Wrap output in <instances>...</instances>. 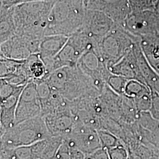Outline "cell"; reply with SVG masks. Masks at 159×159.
Instances as JSON below:
<instances>
[{
  "label": "cell",
  "instance_id": "2e32d148",
  "mask_svg": "<svg viewBox=\"0 0 159 159\" xmlns=\"http://www.w3.org/2000/svg\"><path fill=\"white\" fill-rule=\"evenodd\" d=\"M140 46L148 63L159 75V36L142 38Z\"/></svg>",
  "mask_w": 159,
  "mask_h": 159
},
{
  "label": "cell",
  "instance_id": "30bf717a",
  "mask_svg": "<svg viewBox=\"0 0 159 159\" xmlns=\"http://www.w3.org/2000/svg\"><path fill=\"white\" fill-rule=\"evenodd\" d=\"M113 20L102 12L86 8L81 31L98 43L114 27Z\"/></svg>",
  "mask_w": 159,
  "mask_h": 159
},
{
  "label": "cell",
  "instance_id": "9c48e42d",
  "mask_svg": "<svg viewBox=\"0 0 159 159\" xmlns=\"http://www.w3.org/2000/svg\"><path fill=\"white\" fill-rule=\"evenodd\" d=\"M41 116V106L36 83L30 80L23 90L17 104L16 125Z\"/></svg>",
  "mask_w": 159,
  "mask_h": 159
},
{
  "label": "cell",
  "instance_id": "cb8c5ba5",
  "mask_svg": "<svg viewBox=\"0 0 159 159\" xmlns=\"http://www.w3.org/2000/svg\"><path fill=\"white\" fill-rule=\"evenodd\" d=\"M98 134L102 148L106 150L113 148L121 142V140L118 137L106 130L100 129L98 130Z\"/></svg>",
  "mask_w": 159,
  "mask_h": 159
},
{
  "label": "cell",
  "instance_id": "f1b7e54d",
  "mask_svg": "<svg viewBox=\"0 0 159 159\" xmlns=\"http://www.w3.org/2000/svg\"><path fill=\"white\" fill-rule=\"evenodd\" d=\"M151 92L152 98V106L149 112L154 119L159 121V94L156 91L152 89H151Z\"/></svg>",
  "mask_w": 159,
  "mask_h": 159
},
{
  "label": "cell",
  "instance_id": "4fadbf2b",
  "mask_svg": "<svg viewBox=\"0 0 159 159\" xmlns=\"http://www.w3.org/2000/svg\"><path fill=\"white\" fill-rule=\"evenodd\" d=\"M134 47L118 62L109 67L108 70L114 75L128 80H137L146 84L139 68Z\"/></svg>",
  "mask_w": 159,
  "mask_h": 159
},
{
  "label": "cell",
  "instance_id": "8d00e7d4",
  "mask_svg": "<svg viewBox=\"0 0 159 159\" xmlns=\"http://www.w3.org/2000/svg\"><path fill=\"white\" fill-rule=\"evenodd\" d=\"M90 1H91V0H89V2H90Z\"/></svg>",
  "mask_w": 159,
  "mask_h": 159
},
{
  "label": "cell",
  "instance_id": "4316f807",
  "mask_svg": "<svg viewBox=\"0 0 159 159\" xmlns=\"http://www.w3.org/2000/svg\"><path fill=\"white\" fill-rule=\"evenodd\" d=\"M107 150L110 159H129V151L122 140L119 144Z\"/></svg>",
  "mask_w": 159,
  "mask_h": 159
},
{
  "label": "cell",
  "instance_id": "8fae6325",
  "mask_svg": "<svg viewBox=\"0 0 159 159\" xmlns=\"http://www.w3.org/2000/svg\"><path fill=\"white\" fill-rule=\"evenodd\" d=\"M87 8L102 12L120 26L131 12L128 0H91Z\"/></svg>",
  "mask_w": 159,
  "mask_h": 159
},
{
  "label": "cell",
  "instance_id": "7c38bea8",
  "mask_svg": "<svg viewBox=\"0 0 159 159\" xmlns=\"http://www.w3.org/2000/svg\"><path fill=\"white\" fill-rule=\"evenodd\" d=\"M68 38L64 35H45L41 40L39 54L46 66L48 75L50 74L54 58L63 49Z\"/></svg>",
  "mask_w": 159,
  "mask_h": 159
},
{
  "label": "cell",
  "instance_id": "52a82bcc",
  "mask_svg": "<svg viewBox=\"0 0 159 159\" xmlns=\"http://www.w3.org/2000/svg\"><path fill=\"white\" fill-rule=\"evenodd\" d=\"M121 27L140 39L150 36H159V16L153 10L131 12Z\"/></svg>",
  "mask_w": 159,
  "mask_h": 159
},
{
  "label": "cell",
  "instance_id": "d6986e66",
  "mask_svg": "<svg viewBox=\"0 0 159 159\" xmlns=\"http://www.w3.org/2000/svg\"><path fill=\"white\" fill-rule=\"evenodd\" d=\"M63 140L62 136H52L44 140L40 159H54Z\"/></svg>",
  "mask_w": 159,
  "mask_h": 159
},
{
  "label": "cell",
  "instance_id": "3957f363",
  "mask_svg": "<svg viewBox=\"0 0 159 159\" xmlns=\"http://www.w3.org/2000/svg\"><path fill=\"white\" fill-rule=\"evenodd\" d=\"M55 2L38 1L11 7L17 35L45 36L48 17Z\"/></svg>",
  "mask_w": 159,
  "mask_h": 159
},
{
  "label": "cell",
  "instance_id": "836d02e7",
  "mask_svg": "<svg viewBox=\"0 0 159 159\" xmlns=\"http://www.w3.org/2000/svg\"><path fill=\"white\" fill-rule=\"evenodd\" d=\"M150 159H159V152L158 153H153Z\"/></svg>",
  "mask_w": 159,
  "mask_h": 159
},
{
  "label": "cell",
  "instance_id": "484cf974",
  "mask_svg": "<svg viewBox=\"0 0 159 159\" xmlns=\"http://www.w3.org/2000/svg\"><path fill=\"white\" fill-rule=\"evenodd\" d=\"M131 12L144 11L148 10L153 11L155 2L154 0H128Z\"/></svg>",
  "mask_w": 159,
  "mask_h": 159
},
{
  "label": "cell",
  "instance_id": "9a60e30c",
  "mask_svg": "<svg viewBox=\"0 0 159 159\" xmlns=\"http://www.w3.org/2000/svg\"><path fill=\"white\" fill-rule=\"evenodd\" d=\"M0 100V136L16 125V112L19 98L24 87Z\"/></svg>",
  "mask_w": 159,
  "mask_h": 159
},
{
  "label": "cell",
  "instance_id": "5bb4252c",
  "mask_svg": "<svg viewBox=\"0 0 159 159\" xmlns=\"http://www.w3.org/2000/svg\"><path fill=\"white\" fill-rule=\"evenodd\" d=\"M43 118L51 137H64L68 136L71 132L75 123L71 111L48 114Z\"/></svg>",
  "mask_w": 159,
  "mask_h": 159
},
{
  "label": "cell",
  "instance_id": "d590c367",
  "mask_svg": "<svg viewBox=\"0 0 159 159\" xmlns=\"http://www.w3.org/2000/svg\"><path fill=\"white\" fill-rule=\"evenodd\" d=\"M154 2H156V1H157V0H154Z\"/></svg>",
  "mask_w": 159,
  "mask_h": 159
},
{
  "label": "cell",
  "instance_id": "e575fe53",
  "mask_svg": "<svg viewBox=\"0 0 159 159\" xmlns=\"http://www.w3.org/2000/svg\"><path fill=\"white\" fill-rule=\"evenodd\" d=\"M83 1H84V6H85V8H87L88 4H89V0H83Z\"/></svg>",
  "mask_w": 159,
  "mask_h": 159
},
{
  "label": "cell",
  "instance_id": "83f0119b",
  "mask_svg": "<svg viewBox=\"0 0 159 159\" xmlns=\"http://www.w3.org/2000/svg\"><path fill=\"white\" fill-rule=\"evenodd\" d=\"M151 90V89H150ZM137 110L139 113L150 111L152 106V98L151 91L137 98L134 99Z\"/></svg>",
  "mask_w": 159,
  "mask_h": 159
},
{
  "label": "cell",
  "instance_id": "e0dca14e",
  "mask_svg": "<svg viewBox=\"0 0 159 159\" xmlns=\"http://www.w3.org/2000/svg\"><path fill=\"white\" fill-rule=\"evenodd\" d=\"M24 65L30 80L35 81L45 79L48 75L46 66L39 53L31 55L25 61Z\"/></svg>",
  "mask_w": 159,
  "mask_h": 159
},
{
  "label": "cell",
  "instance_id": "6da1fadb",
  "mask_svg": "<svg viewBox=\"0 0 159 159\" xmlns=\"http://www.w3.org/2000/svg\"><path fill=\"white\" fill-rule=\"evenodd\" d=\"M45 80L52 91L60 94L69 102L83 98L97 97L101 94L91 79L77 66L57 69Z\"/></svg>",
  "mask_w": 159,
  "mask_h": 159
},
{
  "label": "cell",
  "instance_id": "1f68e13d",
  "mask_svg": "<svg viewBox=\"0 0 159 159\" xmlns=\"http://www.w3.org/2000/svg\"><path fill=\"white\" fill-rule=\"evenodd\" d=\"M153 11L157 16H159V0H157L154 4Z\"/></svg>",
  "mask_w": 159,
  "mask_h": 159
},
{
  "label": "cell",
  "instance_id": "d6a6232c",
  "mask_svg": "<svg viewBox=\"0 0 159 159\" xmlns=\"http://www.w3.org/2000/svg\"><path fill=\"white\" fill-rule=\"evenodd\" d=\"M129 154H130V156L131 159H143L139 155L133 153L132 152H131L130 150H129Z\"/></svg>",
  "mask_w": 159,
  "mask_h": 159
},
{
  "label": "cell",
  "instance_id": "7a4b0ae2",
  "mask_svg": "<svg viewBox=\"0 0 159 159\" xmlns=\"http://www.w3.org/2000/svg\"><path fill=\"white\" fill-rule=\"evenodd\" d=\"M86 8L83 0H57L48 17L45 35L70 37L83 25Z\"/></svg>",
  "mask_w": 159,
  "mask_h": 159
},
{
  "label": "cell",
  "instance_id": "ac0fdd59",
  "mask_svg": "<svg viewBox=\"0 0 159 159\" xmlns=\"http://www.w3.org/2000/svg\"><path fill=\"white\" fill-rule=\"evenodd\" d=\"M0 9V42L2 44L17 35V30L11 8Z\"/></svg>",
  "mask_w": 159,
  "mask_h": 159
},
{
  "label": "cell",
  "instance_id": "f546056e",
  "mask_svg": "<svg viewBox=\"0 0 159 159\" xmlns=\"http://www.w3.org/2000/svg\"><path fill=\"white\" fill-rule=\"evenodd\" d=\"M57 0H1V7L6 9L10 8L14 6H17L19 4L32 2H38V1H52L55 2Z\"/></svg>",
  "mask_w": 159,
  "mask_h": 159
},
{
  "label": "cell",
  "instance_id": "7402d4cb",
  "mask_svg": "<svg viewBox=\"0 0 159 159\" xmlns=\"http://www.w3.org/2000/svg\"><path fill=\"white\" fill-rule=\"evenodd\" d=\"M85 155L64 140L53 159H84Z\"/></svg>",
  "mask_w": 159,
  "mask_h": 159
},
{
  "label": "cell",
  "instance_id": "5b68a950",
  "mask_svg": "<svg viewBox=\"0 0 159 159\" xmlns=\"http://www.w3.org/2000/svg\"><path fill=\"white\" fill-rule=\"evenodd\" d=\"M140 40L116 24L113 30L98 43L97 48L108 68L118 62Z\"/></svg>",
  "mask_w": 159,
  "mask_h": 159
},
{
  "label": "cell",
  "instance_id": "ba28073f",
  "mask_svg": "<svg viewBox=\"0 0 159 159\" xmlns=\"http://www.w3.org/2000/svg\"><path fill=\"white\" fill-rule=\"evenodd\" d=\"M64 140L85 155L102 148L98 130L78 121H75L71 132Z\"/></svg>",
  "mask_w": 159,
  "mask_h": 159
},
{
  "label": "cell",
  "instance_id": "ffe728a7",
  "mask_svg": "<svg viewBox=\"0 0 159 159\" xmlns=\"http://www.w3.org/2000/svg\"><path fill=\"white\" fill-rule=\"evenodd\" d=\"M150 91V88L147 84L137 80H129L127 83L123 96L136 99Z\"/></svg>",
  "mask_w": 159,
  "mask_h": 159
},
{
  "label": "cell",
  "instance_id": "4dcf8cb0",
  "mask_svg": "<svg viewBox=\"0 0 159 159\" xmlns=\"http://www.w3.org/2000/svg\"><path fill=\"white\" fill-rule=\"evenodd\" d=\"M84 159H110L106 149L100 148L94 152L85 155Z\"/></svg>",
  "mask_w": 159,
  "mask_h": 159
},
{
  "label": "cell",
  "instance_id": "603a6c76",
  "mask_svg": "<svg viewBox=\"0 0 159 159\" xmlns=\"http://www.w3.org/2000/svg\"><path fill=\"white\" fill-rule=\"evenodd\" d=\"M129 80L119 75L111 74L108 77L107 85L108 87L119 96H123L125 87Z\"/></svg>",
  "mask_w": 159,
  "mask_h": 159
},
{
  "label": "cell",
  "instance_id": "d4e9b609",
  "mask_svg": "<svg viewBox=\"0 0 159 159\" xmlns=\"http://www.w3.org/2000/svg\"><path fill=\"white\" fill-rule=\"evenodd\" d=\"M34 82L37 85V90L41 106L49 100L52 93V90L45 79L35 81Z\"/></svg>",
  "mask_w": 159,
  "mask_h": 159
},
{
  "label": "cell",
  "instance_id": "277c9868",
  "mask_svg": "<svg viewBox=\"0 0 159 159\" xmlns=\"http://www.w3.org/2000/svg\"><path fill=\"white\" fill-rule=\"evenodd\" d=\"M1 148L28 146L50 137L43 116L17 124L0 136Z\"/></svg>",
  "mask_w": 159,
  "mask_h": 159
},
{
  "label": "cell",
  "instance_id": "44dd1931",
  "mask_svg": "<svg viewBox=\"0 0 159 159\" xmlns=\"http://www.w3.org/2000/svg\"><path fill=\"white\" fill-rule=\"evenodd\" d=\"M25 61L12 60L0 55V79H6L16 73Z\"/></svg>",
  "mask_w": 159,
  "mask_h": 159
},
{
  "label": "cell",
  "instance_id": "8992f818",
  "mask_svg": "<svg viewBox=\"0 0 159 159\" xmlns=\"http://www.w3.org/2000/svg\"><path fill=\"white\" fill-rule=\"evenodd\" d=\"M42 39L30 35H16L1 44L0 55L18 61L26 60L39 52Z\"/></svg>",
  "mask_w": 159,
  "mask_h": 159
}]
</instances>
